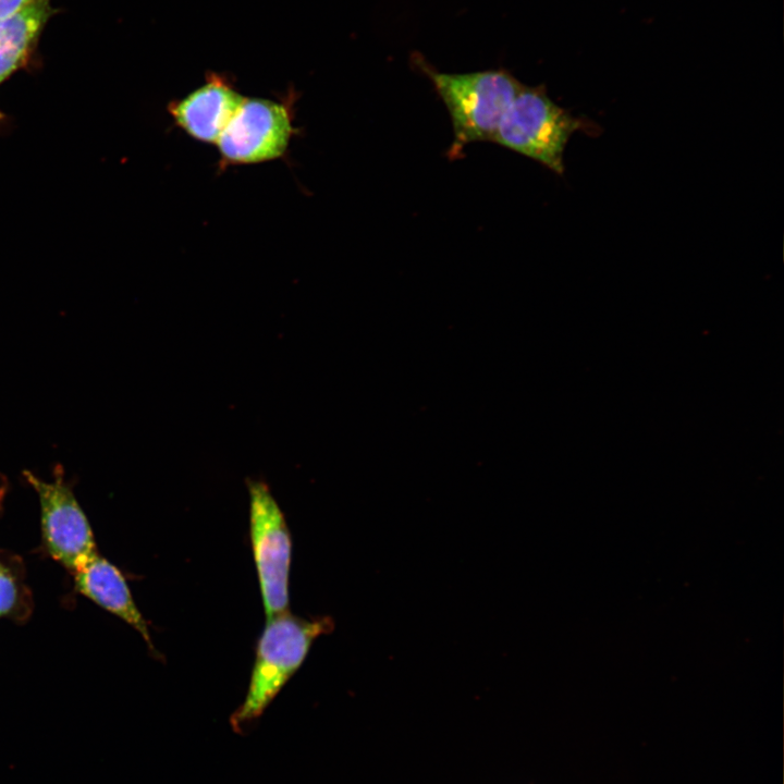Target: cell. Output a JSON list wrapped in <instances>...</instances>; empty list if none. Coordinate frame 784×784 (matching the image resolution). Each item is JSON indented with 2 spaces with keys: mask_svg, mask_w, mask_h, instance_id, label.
Listing matches in <instances>:
<instances>
[{
  "mask_svg": "<svg viewBox=\"0 0 784 784\" xmlns=\"http://www.w3.org/2000/svg\"><path fill=\"white\" fill-rule=\"evenodd\" d=\"M330 617L303 618L285 611L267 618L244 702L233 713L235 728L257 719L296 673L319 636L332 630Z\"/></svg>",
  "mask_w": 784,
  "mask_h": 784,
  "instance_id": "cell-1",
  "label": "cell"
},
{
  "mask_svg": "<svg viewBox=\"0 0 784 784\" xmlns=\"http://www.w3.org/2000/svg\"><path fill=\"white\" fill-rule=\"evenodd\" d=\"M425 70L451 117L453 157L467 144L493 140L504 113L523 85L506 70L463 74Z\"/></svg>",
  "mask_w": 784,
  "mask_h": 784,
  "instance_id": "cell-2",
  "label": "cell"
},
{
  "mask_svg": "<svg viewBox=\"0 0 784 784\" xmlns=\"http://www.w3.org/2000/svg\"><path fill=\"white\" fill-rule=\"evenodd\" d=\"M577 131L593 128L591 123L573 117L552 101L543 86L522 85L492 142L563 174L564 150Z\"/></svg>",
  "mask_w": 784,
  "mask_h": 784,
  "instance_id": "cell-3",
  "label": "cell"
},
{
  "mask_svg": "<svg viewBox=\"0 0 784 784\" xmlns=\"http://www.w3.org/2000/svg\"><path fill=\"white\" fill-rule=\"evenodd\" d=\"M249 535L267 617L287 611L292 538L284 514L262 480H248Z\"/></svg>",
  "mask_w": 784,
  "mask_h": 784,
  "instance_id": "cell-4",
  "label": "cell"
},
{
  "mask_svg": "<svg viewBox=\"0 0 784 784\" xmlns=\"http://www.w3.org/2000/svg\"><path fill=\"white\" fill-rule=\"evenodd\" d=\"M22 474L38 495L46 551L73 574L98 550L88 518L65 479L63 466L54 465L48 481L28 469Z\"/></svg>",
  "mask_w": 784,
  "mask_h": 784,
  "instance_id": "cell-5",
  "label": "cell"
},
{
  "mask_svg": "<svg viewBox=\"0 0 784 784\" xmlns=\"http://www.w3.org/2000/svg\"><path fill=\"white\" fill-rule=\"evenodd\" d=\"M291 103L245 98L217 145L224 166L281 158L296 134Z\"/></svg>",
  "mask_w": 784,
  "mask_h": 784,
  "instance_id": "cell-6",
  "label": "cell"
},
{
  "mask_svg": "<svg viewBox=\"0 0 784 784\" xmlns=\"http://www.w3.org/2000/svg\"><path fill=\"white\" fill-rule=\"evenodd\" d=\"M244 99L225 79L216 76L185 98L171 102L168 110L175 124L191 137L217 144Z\"/></svg>",
  "mask_w": 784,
  "mask_h": 784,
  "instance_id": "cell-7",
  "label": "cell"
},
{
  "mask_svg": "<svg viewBox=\"0 0 784 784\" xmlns=\"http://www.w3.org/2000/svg\"><path fill=\"white\" fill-rule=\"evenodd\" d=\"M72 575L81 595L133 627L151 652L156 653L148 623L135 604L123 574L115 565L96 552Z\"/></svg>",
  "mask_w": 784,
  "mask_h": 784,
  "instance_id": "cell-8",
  "label": "cell"
},
{
  "mask_svg": "<svg viewBox=\"0 0 784 784\" xmlns=\"http://www.w3.org/2000/svg\"><path fill=\"white\" fill-rule=\"evenodd\" d=\"M54 10L39 0L0 19V85L25 65Z\"/></svg>",
  "mask_w": 784,
  "mask_h": 784,
  "instance_id": "cell-9",
  "label": "cell"
},
{
  "mask_svg": "<svg viewBox=\"0 0 784 784\" xmlns=\"http://www.w3.org/2000/svg\"><path fill=\"white\" fill-rule=\"evenodd\" d=\"M33 611V599L25 583L22 560L0 550V618L25 622Z\"/></svg>",
  "mask_w": 784,
  "mask_h": 784,
  "instance_id": "cell-10",
  "label": "cell"
},
{
  "mask_svg": "<svg viewBox=\"0 0 784 784\" xmlns=\"http://www.w3.org/2000/svg\"><path fill=\"white\" fill-rule=\"evenodd\" d=\"M39 0H0V19L8 17Z\"/></svg>",
  "mask_w": 784,
  "mask_h": 784,
  "instance_id": "cell-11",
  "label": "cell"
},
{
  "mask_svg": "<svg viewBox=\"0 0 784 784\" xmlns=\"http://www.w3.org/2000/svg\"><path fill=\"white\" fill-rule=\"evenodd\" d=\"M8 488H9L8 478L2 473H0V510L2 507V502L7 494Z\"/></svg>",
  "mask_w": 784,
  "mask_h": 784,
  "instance_id": "cell-12",
  "label": "cell"
},
{
  "mask_svg": "<svg viewBox=\"0 0 784 784\" xmlns=\"http://www.w3.org/2000/svg\"><path fill=\"white\" fill-rule=\"evenodd\" d=\"M3 117V113L0 111V122L2 121Z\"/></svg>",
  "mask_w": 784,
  "mask_h": 784,
  "instance_id": "cell-13",
  "label": "cell"
}]
</instances>
